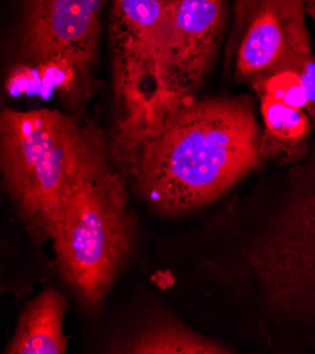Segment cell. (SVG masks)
<instances>
[{"label":"cell","instance_id":"obj_11","mask_svg":"<svg viewBox=\"0 0 315 354\" xmlns=\"http://www.w3.org/2000/svg\"><path fill=\"white\" fill-rule=\"evenodd\" d=\"M111 353L130 354H226L224 344L205 337L172 317H156L125 336Z\"/></svg>","mask_w":315,"mask_h":354},{"label":"cell","instance_id":"obj_3","mask_svg":"<svg viewBox=\"0 0 315 354\" xmlns=\"http://www.w3.org/2000/svg\"><path fill=\"white\" fill-rule=\"evenodd\" d=\"M244 254L269 316L315 339V145Z\"/></svg>","mask_w":315,"mask_h":354},{"label":"cell","instance_id":"obj_10","mask_svg":"<svg viewBox=\"0 0 315 354\" xmlns=\"http://www.w3.org/2000/svg\"><path fill=\"white\" fill-rule=\"evenodd\" d=\"M66 299L55 288H47L21 312L8 354H64L68 337L64 332Z\"/></svg>","mask_w":315,"mask_h":354},{"label":"cell","instance_id":"obj_5","mask_svg":"<svg viewBox=\"0 0 315 354\" xmlns=\"http://www.w3.org/2000/svg\"><path fill=\"white\" fill-rule=\"evenodd\" d=\"M171 0H114L111 12L114 161L161 120L160 62Z\"/></svg>","mask_w":315,"mask_h":354},{"label":"cell","instance_id":"obj_9","mask_svg":"<svg viewBox=\"0 0 315 354\" xmlns=\"http://www.w3.org/2000/svg\"><path fill=\"white\" fill-rule=\"evenodd\" d=\"M260 100L262 158L277 165L301 162L311 150L312 120L303 109L273 97L258 95Z\"/></svg>","mask_w":315,"mask_h":354},{"label":"cell","instance_id":"obj_13","mask_svg":"<svg viewBox=\"0 0 315 354\" xmlns=\"http://www.w3.org/2000/svg\"><path fill=\"white\" fill-rule=\"evenodd\" d=\"M286 65L296 68L303 78L307 95L305 112L311 118L315 127V54L314 51L298 54L293 57Z\"/></svg>","mask_w":315,"mask_h":354},{"label":"cell","instance_id":"obj_1","mask_svg":"<svg viewBox=\"0 0 315 354\" xmlns=\"http://www.w3.org/2000/svg\"><path fill=\"white\" fill-rule=\"evenodd\" d=\"M249 96L194 97L164 116L115 164L161 215L222 196L263 161Z\"/></svg>","mask_w":315,"mask_h":354},{"label":"cell","instance_id":"obj_12","mask_svg":"<svg viewBox=\"0 0 315 354\" xmlns=\"http://www.w3.org/2000/svg\"><path fill=\"white\" fill-rule=\"evenodd\" d=\"M256 95L267 93L293 108L305 111L307 95L298 71L290 65L278 66L270 73L256 78L249 85Z\"/></svg>","mask_w":315,"mask_h":354},{"label":"cell","instance_id":"obj_6","mask_svg":"<svg viewBox=\"0 0 315 354\" xmlns=\"http://www.w3.org/2000/svg\"><path fill=\"white\" fill-rule=\"evenodd\" d=\"M105 0H23L17 24L21 64L54 69L61 93L89 99Z\"/></svg>","mask_w":315,"mask_h":354},{"label":"cell","instance_id":"obj_4","mask_svg":"<svg viewBox=\"0 0 315 354\" xmlns=\"http://www.w3.org/2000/svg\"><path fill=\"white\" fill-rule=\"evenodd\" d=\"M134 218L122 171L114 165L75 189L51 239L61 278L80 304L99 305L133 252Z\"/></svg>","mask_w":315,"mask_h":354},{"label":"cell","instance_id":"obj_14","mask_svg":"<svg viewBox=\"0 0 315 354\" xmlns=\"http://www.w3.org/2000/svg\"><path fill=\"white\" fill-rule=\"evenodd\" d=\"M307 16L315 28V0H307Z\"/></svg>","mask_w":315,"mask_h":354},{"label":"cell","instance_id":"obj_8","mask_svg":"<svg viewBox=\"0 0 315 354\" xmlns=\"http://www.w3.org/2000/svg\"><path fill=\"white\" fill-rule=\"evenodd\" d=\"M307 19V0H235L229 39L235 77L251 85L312 51Z\"/></svg>","mask_w":315,"mask_h":354},{"label":"cell","instance_id":"obj_7","mask_svg":"<svg viewBox=\"0 0 315 354\" xmlns=\"http://www.w3.org/2000/svg\"><path fill=\"white\" fill-rule=\"evenodd\" d=\"M225 0H171L160 62L161 119L197 97L219 48Z\"/></svg>","mask_w":315,"mask_h":354},{"label":"cell","instance_id":"obj_2","mask_svg":"<svg viewBox=\"0 0 315 354\" xmlns=\"http://www.w3.org/2000/svg\"><path fill=\"white\" fill-rule=\"evenodd\" d=\"M112 164L111 138L92 122L55 109L0 115L3 184L19 218L42 241H51L75 189Z\"/></svg>","mask_w":315,"mask_h":354}]
</instances>
